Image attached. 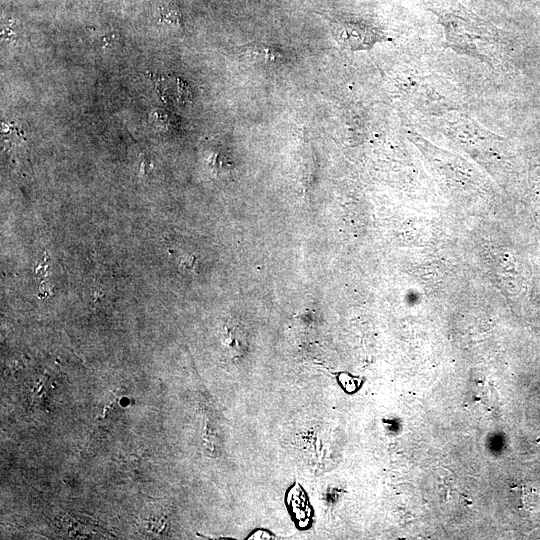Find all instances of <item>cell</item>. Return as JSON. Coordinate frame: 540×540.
Instances as JSON below:
<instances>
[{
  "label": "cell",
  "instance_id": "cell-2",
  "mask_svg": "<svg viewBox=\"0 0 540 540\" xmlns=\"http://www.w3.org/2000/svg\"><path fill=\"white\" fill-rule=\"evenodd\" d=\"M336 39L350 49H365L372 45L373 34L359 25L347 24L338 29Z\"/></svg>",
  "mask_w": 540,
  "mask_h": 540
},
{
  "label": "cell",
  "instance_id": "cell-3",
  "mask_svg": "<svg viewBox=\"0 0 540 540\" xmlns=\"http://www.w3.org/2000/svg\"><path fill=\"white\" fill-rule=\"evenodd\" d=\"M162 19H164V21L172 25H177V26H179L181 22V16L179 15L178 10L171 7L164 9L162 13Z\"/></svg>",
  "mask_w": 540,
  "mask_h": 540
},
{
  "label": "cell",
  "instance_id": "cell-1",
  "mask_svg": "<svg viewBox=\"0 0 540 540\" xmlns=\"http://www.w3.org/2000/svg\"><path fill=\"white\" fill-rule=\"evenodd\" d=\"M244 59L257 65H279L285 61L283 51L266 44H253L244 47Z\"/></svg>",
  "mask_w": 540,
  "mask_h": 540
}]
</instances>
